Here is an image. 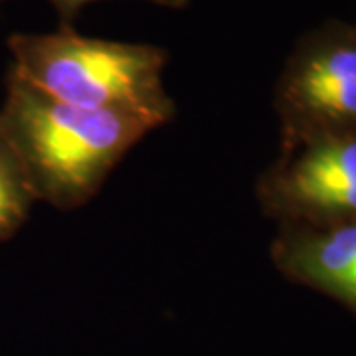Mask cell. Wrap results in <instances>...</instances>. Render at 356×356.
Instances as JSON below:
<instances>
[{
	"mask_svg": "<svg viewBox=\"0 0 356 356\" xmlns=\"http://www.w3.org/2000/svg\"><path fill=\"white\" fill-rule=\"evenodd\" d=\"M8 72L30 88L81 109L133 115L163 127L175 103L163 86L168 54L153 44L88 38L74 28L13 34Z\"/></svg>",
	"mask_w": 356,
	"mask_h": 356,
	"instance_id": "7a4b0ae2",
	"label": "cell"
},
{
	"mask_svg": "<svg viewBox=\"0 0 356 356\" xmlns=\"http://www.w3.org/2000/svg\"><path fill=\"white\" fill-rule=\"evenodd\" d=\"M4 2H8V0H0V4H4ZM46 2H50L56 8L62 28H74L77 14L81 13L88 4L97 2V0H46ZM147 2H153L159 6H165V8H184L191 4V0H147Z\"/></svg>",
	"mask_w": 356,
	"mask_h": 356,
	"instance_id": "52a82bcc",
	"label": "cell"
},
{
	"mask_svg": "<svg viewBox=\"0 0 356 356\" xmlns=\"http://www.w3.org/2000/svg\"><path fill=\"white\" fill-rule=\"evenodd\" d=\"M36 200L18 156L0 133V242L10 240L24 226Z\"/></svg>",
	"mask_w": 356,
	"mask_h": 356,
	"instance_id": "8992f818",
	"label": "cell"
},
{
	"mask_svg": "<svg viewBox=\"0 0 356 356\" xmlns=\"http://www.w3.org/2000/svg\"><path fill=\"white\" fill-rule=\"evenodd\" d=\"M281 151L356 137V22L327 20L295 42L273 88Z\"/></svg>",
	"mask_w": 356,
	"mask_h": 356,
	"instance_id": "3957f363",
	"label": "cell"
},
{
	"mask_svg": "<svg viewBox=\"0 0 356 356\" xmlns=\"http://www.w3.org/2000/svg\"><path fill=\"white\" fill-rule=\"evenodd\" d=\"M255 198L280 226L331 228L356 220V137L281 151L257 178Z\"/></svg>",
	"mask_w": 356,
	"mask_h": 356,
	"instance_id": "277c9868",
	"label": "cell"
},
{
	"mask_svg": "<svg viewBox=\"0 0 356 356\" xmlns=\"http://www.w3.org/2000/svg\"><path fill=\"white\" fill-rule=\"evenodd\" d=\"M269 255L285 280L331 297L356 317V220L331 228L280 226Z\"/></svg>",
	"mask_w": 356,
	"mask_h": 356,
	"instance_id": "5b68a950",
	"label": "cell"
},
{
	"mask_svg": "<svg viewBox=\"0 0 356 356\" xmlns=\"http://www.w3.org/2000/svg\"><path fill=\"white\" fill-rule=\"evenodd\" d=\"M153 125L139 117L60 103L6 74L0 133L13 147L38 200L76 210L103 186Z\"/></svg>",
	"mask_w": 356,
	"mask_h": 356,
	"instance_id": "6da1fadb",
	"label": "cell"
}]
</instances>
